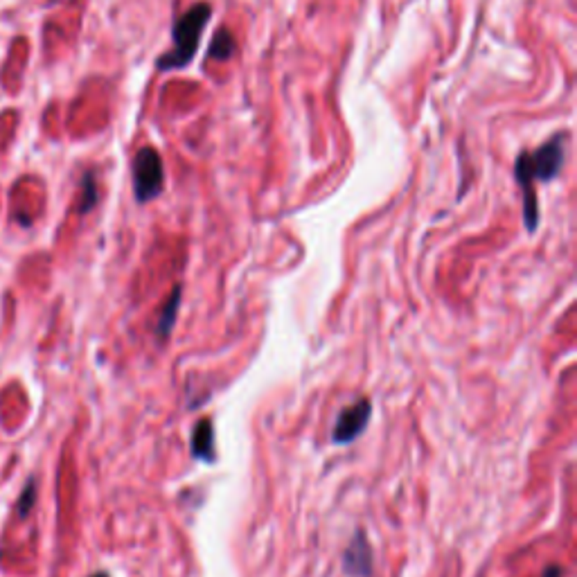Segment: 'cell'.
Wrapping results in <instances>:
<instances>
[{
  "label": "cell",
  "mask_w": 577,
  "mask_h": 577,
  "mask_svg": "<svg viewBox=\"0 0 577 577\" xmlns=\"http://www.w3.org/2000/svg\"><path fill=\"white\" fill-rule=\"evenodd\" d=\"M372 546L363 530H357L350 546L343 553V573L348 577H370L372 575Z\"/></svg>",
  "instance_id": "obj_5"
},
{
  "label": "cell",
  "mask_w": 577,
  "mask_h": 577,
  "mask_svg": "<svg viewBox=\"0 0 577 577\" xmlns=\"http://www.w3.org/2000/svg\"><path fill=\"white\" fill-rule=\"evenodd\" d=\"M180 293H183V289H180V287H176L174 291H171L169 300L165 302L163 311H160L158 325H156V336H158V341H167L171 327H174L176 313H178V305H180Z\"/></svg>",
  "instance_id": "obj_7"
},
{
  "label": "cell",
  "mask_w": 577,
  "mask_h": 577,
  "mask_svg": "<svg viewBox=\"0 0 577 577\" xmlns=\"http://www.w3.org/2000/svg\"><path fill=\"white\" fill-rule=\"evenodd\" d=\"M36 503V480L29 478L27 485L23 487V494H21V501H18V516H27L32 512Z\"/></svg>",
  "instance_id": "obj_10"
},
{
  "label": "cell",
  "mask_w": 577,
  "mask_h": 577,
  "mask_svg": "<svg viewBox=\"0 0 577 577\" xmlns=\"http://www.w3.org/2000/svg\"><path fill=\"white\" fill-rule=\"evenodd\" d=\"M235 36H232L228 29H219V34L215 36V41H212L210 50H208V59H217V62H226L232 55H235Z\"/></svg>",
  "instance_id": "obj_8"
},
{
  "label": "cell",
  "mask_w": 577,
  "mask_h": 577,
  "mask_svg": "<svg viewBox=\"0 0 577 577\" xmlns=\"http://www.w3.org/2000/svg\"><path fill=\"white\" fill-rule=\"evenodd\" d=\"M192 455L197 460L204 462H215L217 453H215V429H212V422L208 418L199 420L194 431H192V442H190Z\"/></svg>",
  "instance_id": "obj_6"
},
{
  "label": "cell",
  "mask_w": 577,
  "mask_h": 577,
  "mask_svg": "<svg viewBox=\"0 0 577 577\" xmlns=\"http://www.w3.org/2000/svg\"><path fill=\"white\" fill-rule=\"evenodd\" d=\"M90 577H108V573H95V575H90Z\"/></svg>",
  "instance_id": "obj_12"
},
{
  "label": "cell",
  "mask_w": 577,
  "mask_h": 577,
  "mask_svg": "<svg viewBox=\"0 0 577 577\" xmlns=\"http://www.w3.org/2000/svg\"><path fill=\"white\" fill-rule=\"evenodd\" d=\"M566 136H555L546 143L541 149L536 151H521L519 158H516L514 165V176L516 183L523 190V221L525 228L534 232L536 224H539V208H536V197L532 183L534 180H541V183H548L557 174H560L562 163H564V145Z\"/></svg>",
  "instance_id": "obj_1"
},
{
  "label": "cell",
  "mask_w": 577,
  "mask_h": 577,
  "mask_svg": "<svg viewBox=\"0 0 577 577\" xmlns=\"http://www.w3.org/2000/svg\"><path fill=\"white\" fill-rule=\"evenodd\" d=\"M210 16H212V7L208 3H197L194 7H190L183 16H178V21L174 23V29H171L174 48H171L167 55L160 57L156 64L160 73H169V70L183 68L194 59L201 34H204Z\"/></svg>",
  "instance_id": "obj_2"
},
{
  "label": "cell",
  "mask_w": 577,
  "mask_h": 577,
  "mask_svg": "<svg viewBox=\"0 0 577 577\" xmlns=\"http://www.w3.org/2000/svg\"><path fill=\"white\" fill-rule=\"evenodd\" d=\"M165 187V169L154 147H143L134 158V192L140 204L156 199Z\"/></svg>",
  "instance_id": "obj_3"
},
{
  "label": "cell",
  "mask_w": 577,
  "mask_h": 577,
  "mask_svg": "<svg viewBox=\"0 0 577 577\" xmlns=\"http://www.w3.org/2000/svg\"><path fill=\"white\" fill-rule=\"evenodd\" d=\"M95 204H97V185H95L93 171H88L82 180V204H79V212L84 215V212L93 210Z\"/></svg>",
  "instance_id": "obj_9"
},
{
  "label": "cell",
  "mask_w": 577,
  "mask_h": 577,
  "mask_svg": "<svg viewBox=\"0 0 577 577\" xmlns=\"http://www.w3.org/2000/svg\"><path fill=\"white\" fill-rule=\"evenodd\" d=\"M543 577H562V566H548V569H546V573H543Z\"/></svg>",
  "instance_id": "obj_11"
},
{
  "label": "cell",
  "mask_w": 577,
  "mask_h": 577,
  "mask_svg": "<svg viewBox=\"0 0 577 577\" xmlns=\"http://www.w3.org/2000/svg\"><path fill=\"white\" fill-rule=\"evenodd\" d=\"M372 415V404L368 397H361L352 404V406L343 408L336 418V424H334L332 431V440L334 444H350L359 438V435L366 431L368 422Z\"/></svg>",
  "instance_id": "obj_4"
}]
</instances>
